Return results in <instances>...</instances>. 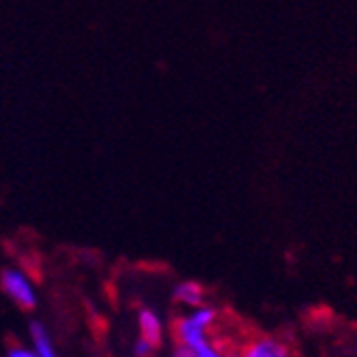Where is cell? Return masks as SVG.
Wrapping results in <instances>:
<instances>
[{"instance_id":"6da1fadb","label":"cell","mask_w":357,"mask_h":357,"mask_svg":"<svg viewBox=\"0 0 357 357\" xmlns=\"http://www.w3.org/2000/svg\"><path fill=\"white\" fill-rule=\"evenodd\" d=\"M0 287H3L5 294L22 308V310H32L37 306V294L32 289L30 280L13 268H7L0 274Z\"/></svg>"},{"instance_id":"7a4b0ae2","label":"cell","mask_w":357,"mask_h":357,"mask_svg":"<svg viewBox=\"0 0 357 357\" xmlns=\"http://www.w3.org/2000/svg\"><path fill=\"white\" fill-rule=\"evenodd\" d=\"M242 357H291L289 347L280 340H276L274 336H266V334H257L252 338H248L242 349H240Z\"/></svg>"},{"instance_id":"3957f363","label":"cell","mask_w":357,"mask_h":357,"mask_svg":"<svg viewBox=\"0 0 357 357\" xmlns=\"http://www.w3.org/2000/svg\"><path fill=\"white\" fill-rule=\"evenodd\" d=\"M174 336H176L178 344L188 347L192 351H197V349L210 344L208 332L204 328H199L197 323H192L190 317H178L174 321Z\"/></svg>"},{"instance_id":"277c9868","label":"cell","mask_w":357,"mask_h":357,"mask_svg":"<svg viewBox=\"0 0 357 357\" xmlns=\"http://www.w3.org/2000/svg\"><path fill=\"white\" fill-rule=\"evenodd\" d=\"M137 321H139V336L148 340L154 349L160 347V342H163V326H160L158 314L150 308H142Z\"/></svg>"},{"instance_id":"5b68a950","label":"cell","mask_w":357,"mask_h":357,"mask_svg":"<svg viewBox=\"0 0 357 357\" xmlns=\"http://www.w3.org/2000/svg\"><path fill=\"white\" fill-rule=\"evenodd\" d=\"M174 298L176 302L188 306V308H199L204 306V298H206V291L199 282L195 280H184L174 289Z\"/></svg>"},{"instance_id":"8992f818","label":"cell","mask_w":357,"mask_h":357,"mask_svg":"<svg viewBox=\"0 0 357 357\" xmlns=\"http://www.w3.org/2000/svg\"><path fill=\"white\" fill-rule=\"evenodd\" d=\"M30 336H32V342H35V353L37 357H58L54 347H52V340L45 332V328L41 326L39 321H32L30 323Z\"/></svg>"},{"instance_id":"52a82bcc","label":"cell","mask_w":357,"mask_h":357,"mask_svg":"<svg viewBox=\"0 0 357 357\" xmlns=\"http://www.w3.org/2000/svg\"><path fill=\"white\" fill-rule=\"evenodd\" d=\"M188 317H190L192 323H197L199 328H204V330L208 332V330L214 326V323H216V319H218V310L204 304V306H199V308H195Z\"/></svg>"},{"instance_id":"ba28073f","label":"cell","mask_w":357,"mask_h":357,"mask_svg":"<svg viewBox=\"0 0 357 357\" xmlns=\"http://www.w3.org/2000/svg\"><path fill=\"white\" fill-rule=\"evenodd\" d=\"M152 353H154V347L148 342V340H144L142 336L135 340V355L137 357H152Z\"/></svg>"},{"instance_id":"9c48e42d","label":"cell","mask_w":357,"mask_h":357,"mask_svg":"<svg viewBox=\"0 0 357 357\" xmlns=\"http://www.w3.org/2000/svg\"><path fill=\"white\" fill-rule=\"evenodd\" d=\"M195 357H222V353H220L218 347H214V344L210 342V344H206V347H202V349L195 351Z\"/></svg>"},{"instance_id":"30bf717a","label":"cell","mask_w":357,"mask_h":357,"mask_svg":"<svg viewBox=\"0 0 357 357\" xmlns=\"http://www.w3.org/2000/svg\"><path fill=\"white\" fill-rule=\"evenodd\" d=\"M7 357H37V353H32V351H28L24 347H11Z\"/></svg>"},{"instance_id":"8fae6325","label":"cell","mask_w":357,"mask_h":357,"mask_svg":"<svg viewBox=\"0 0 357 357\" xmlns=\"http://www.w3.org/2000/svg\"><path fill=\"white\" fill-rule=\"evenodd\" d=\"M174 357H195V351H192V349H188V347L178 344V347H176V351H174Z\"/></svg>"},{"instance_id":"7c38bea8","label":"cell","mask_w":357,"mask_h":357,"mask_svg":"<svg viewBox=\"0 0 357 357\" xmlns=\"http://www.w3.org/2000/svg\"><path fill=\"white\" fill-rule=\"evenodd\" d=\"M214 347H216V344H214ZM218 349H220L222 357H242L240 349H222V347H218Z\"/></svg>"}]
</instances>
